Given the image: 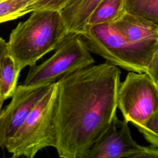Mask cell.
Segmentation results:
<instances>
[{
	"label": "cell",
	"instance_id": "12",
	"mask_svg": "<svg viewBox=\"0 0 158 158\" xmlns=\"http://www.w3.org/2000/svg\"><path fill=\"white\" fill-rule=\"evenodd\" d=\"M125 12L123 0H102L93 11L88 25L114 23Z\"/></svg>",
	"mask_w": 158,
	"mask_h": 158
},
{
	"label": "cell",
	"instance_id": "11",
	"mask_svg": "<svg viewBox=\"0 0 158 158\" xmlns=\"http://www.w3.org/2000/svg\"><path fill=\"white\" fill-rule=\"evenodd\" d=\"M20 70L7 52L0 55V94L6 100L11 98L17 86Z\"/></svg>",
	"mask_w": 158,
	"mask_h": 158
},
{
	"label": "cell",
	"instance_id": "18",
	"mask_svg": "<svg viewBox=\"0 0 158 158\" xmlns=\"http://www.w3.org/2000/svg\"><path fill=\"white\" fill-rule=\"evenodd\" d=\"M7 52V42L0 36V55Z\"/></svg>",
	"mask_w": 158,
	"mask_h": 158
},
{
	"label": "cell",
	"instance_id": "3",
	"mask_svg": "<svg viewBox=\"0 0 158 158\" xmlns=\"http://www.w3.org/2000/svg\"><path fill=\"white\" fill-rule=\"evenodd\" d=\"M56 96V83H54L7 142L5 148L12 157L33 158L45 148L56 147L54 124Z\"/></svg>",
	"mask_w": 158,
	"mask_h": 158
},
{
	"label": "cell",
	"instance_id": "5",
	"mask_svg": "<svg viewBox=\"0 0 158 158\" xmlns=\"http://www.w3.org/2000/svg\"><path fill=\"white\" fill-rule=\"evenodd\" d=\"M94 63V58L84 45L80 33L69 32L50 57L39 65L30 67L22 84L51 85Z\"/></svg>",
	"mask_w": 158,
	"mask_h": 158
},
{
	"label": "cell",
	"instance_id": "1",
	"mask_svg": "<svg viewBox=\"0 0 158 158\" xmlns=\"http://www.w3.org/2000/svg\"><path fill=\"white\" fill-rule=\"evenodd\" d=\"M120 70L107 61L60 78L56 83L54 124L62 158H83L107 130L118 107Z\"/></svg>",
	"mask_w": 158,
	"mask_h": 158
},
{
	"label": "cell",
	"instance_id": "14",
	"mask_svg": "<svg viewBox=\"0 0 158 158\" xmlns=\"http://www.w3.org/2000/svg\"><path fill=\"white\" fill-rule=\"evenodd\" d=\"M125 11L158 24V0H123Z\"/></svg>",
	"mask_w": 158,
	"mask_h": 158
},
{
	"label": "cell",
	"instance_id": "6",
	"mask_svg": "<svg viewBox=\"0 0 158 158\" xmlns=\"http://www.w3.org/2000/svg\"><path fill=\"white\" fill-rule=\"evenodd\" d=\"M117 102L123 118L141 127L158 108V86L147 73L130 71L120 82Z\"/></svg>",
	"mask_w": 158,
	"mask_h": 158
},
{
	"label": "cell",
	"instance_id": "15",
	"mask_svg": "<svg viewBox=\"0 0 158 158\" xmlns=\"http://www.w3.org/2000/svg\"><path fill=\"white\" fill-rule=\"evenodd\" d=\"M137 128L151 145L158 148V108L144 126Z\"/></svg>",
	"mask_w": 158,
	"mask_h": 158
},
{
	"label": "cell",
	"instance_id": "9",
	"mask_svg": "<svg viewBox=\"0 0 158 158\" xmlns=\"http://www.w3.org/2000/svg\"><path fill=\"white\" fill-rule=\"evenodd\" d=\"M113 23L149 63L158 45V24L127 12Z\"/></svg>",
	"mask_w": 158,
	"mask_h": 158
},
{
	"label": "cell",
	"instance_id": "19",
	"mask_svg": "<svg viewBox=\"0 0 158 158\" xmlns=\"http://www.w3.org/2000/svg\"><path fill=\"white\" fill-rule=\"evenodd\" d=\"M4 101V99L2 98V96L0 94V112H1V110H2V104H3Z\"/></svg>",
	"mask_w": 158,
	"mask_h": 158
},
{
	"label": "cell",
	"instance_id": "13",
	"mask_svg": "<svg viewBox=\"0 0 158 158\" xmlns=\"http://www.w3.org/2000/svg\"><path fill=\"white\" fill-rule=\"evenodd\" d=\"M38 0H0V23L20 18L33 12Z\"/></svg>",
	"mask_w": 158,
	"mask_h": 158
},
{
	"label": "cell",
	"instance_id": "4",
	"mask_svg": "<svg viewBox=\"0 0 158 158\" xmlns=\"http://www.w3.org/2000/svg\"><path fill=\"white\" fill-rule=\"evenodd\" d=\"M80 35L90 52L127 70L146 72L147 60L130 44L113 23L88 25Z\"/></svg>",
	"mask_w": 158,
	"mask_h": 158
},
{
	"label": "cell",
	"instance_id": "2",
	"mask_svg": "<svg viewBox=\"0 0 158 158\" xmlns=\"http://www.w3.org/2000/svg\"><path fill=\"white\" fill-rule=\"evenodd\" d=\"M31 13L12 30L7 42V53L20 71L55 50L69 33L59 10L43 9Z\"/></svg>",
	"mask_w": 158,
	"mask_h": 158
},
{
	"label": "cell",
	"instance_id": "16",
	"mask_svg": "<svg viewBox=\"0 0 158 158\" xmlns=\"http://www.w3.org/2000/svg\"><path fill=\"white\" fill-rule=\"evenodd\" d=\"M70 0H38L32 6L33 11L43 9L60 10Z\"/></svg>",
	"mask_w": 158,
	"mask_h": 158
},
{
	"label": "cell",
	"instance_id": "8",
	"mask_svg": "<svg viewBox=\"0 0 158 158\" xmlns=\"http://www.w3.org/2000/svg\"><path fill=\"white\" fill-rule=\"evenodd\" d=\"M51 85H17L10 102L0 112V149L6 148Z\"/></svg>",
	"mask_w": 158,
	"mask_h": 158
},
{
	"label": "cell",
	"instance_id": "17",
	"mask_svg": "<svg viewBox=\"0 0 158 158\" xmlns=\"http://www.w3.org/2000/svg\"><path fill=\"white\" fill-rule=\"evenodd\" d=\"M158 86V45L148 64L146 72Z\"/></svg>",
	"mask_w": 158,
	"mask_h": 158
},
{
	"label": "cell",
	"instance_id": "7",
	"mask_svg": "<svg viewBox=\"0 0 158 158\" xmlns=\"http://www.w3.org/2000/svg\"><path fill=\"white\" fill-rule=\"evenodd\" d=\"M158 158V148L138 144L132 138L128 122L117 115L110 125L83 158Z\"/></svg>",
	"mask_w": 158,
	"mask_h": 158
},
{
	"label": "cell",
	"instance_id": "10",
	"mask_svg": "<svg viewBox=\"0 0 158 158\" xmlns=\"http://www.w3.org/2000/svg\"><path fill=\"white\" fill-rule=\"evenodd\" d=\"M102 0H70L60 9L69 32L81 33L93 11Z\"/></svg>",
	"mask_w": 158,
	"mask_h": 158
}]
</instances>
